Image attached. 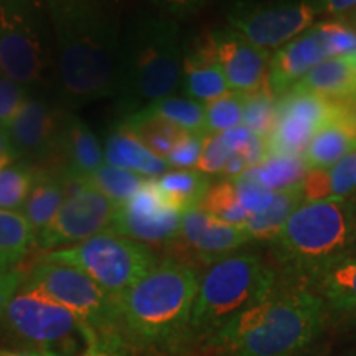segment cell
Listing matches in <instances>:
<instances>
[{"instance_id": "50", "label": "cell", "mask_w": 356, "mask_h": 356, "mask_svg": "<svg viewBox=\"0 0 356 356\" xmlns=\"http://www.w3.org/2000/svg\"><path fill=\"white\" fill-rule=\"evenodd\" d=\"M340 19H343L346 24H348L350 26H353V29L356 30V7L353 8V10H350V12L343 13V15H340Z\"/></svg>"}, {"instance_id": "41", "label": "cell", "mask_w": 356, "mask_h": 356, "mask_svg": "<svg viewBox=\"0 0 356 356\" xmlns=\"http://www.w3.org/2000/svg\"><path fill=\"white\" fill-rule=\"evenodd\" d=\"M32 91L0 73V127L8 129Z\"/></svg>"}, {"instance_id": "6", "label": "cell", "mask_w": 356, "mask_h": 356, "mask_svg": "<svg viewBox=\"0 0 356 356\" xmlns=\"http://www.w3.org/2000/svg\"><path fill=\"white\" fill-rule=\"evenodd\" d=\"M277 273L252 252H233L200 275L190 320V343L204 345L218 332L273 291Z\"/></svg>"}, {"instance_id": "47", "label": "cell", "mask_w": 356, "mask_h": 356, "mask_svg": "<svg viewBox=\"0 0 356 356\" xmlns=\"http://www.w3.org/2000/svg\"><path fill=\"white\" fill-rule=\"evenodd\" d=\"M338 106H340L341 115H343L346 124H348L350 129L355 132V136H356V95L353 97H350L348 101L340 102Z\"/></svg>"}, {"instance_id": "16", "label": "cell", "mask_w": 356, "mask_h": 356, "mask_svg": "<svg viewBox=\"0 0 356 356\" xmlns=\"http://www.w3.org/2000/svg\"><path fill=\"white\" fill-rule=\"evenodd\" d=\"M184 213L160 197L152 178H147L126 203L118 207L109 229L145 246H170L175 241Z\"/></svg>"}, {"instance_id": "55", "label": "cell", "mask_w": 356, "mask_h": 356, "mask_svg": "<svg viewBox=\"0 0 356 356\" xmlns=\"http://www.w3.org/2000/svg\"><path fill=\"white\" fill-rule=\"evenodd\" d=\"M0 356H2V355H0Z\"/></svg>"}, {"instance_id": "36", "label": "cell", "mask_w": 356, "mask_h": 356, "mask_svg": "<svg viewBox=\"0 0 356 356\" xmlns=\"http://www.w3.org/2000/svg\"><path fill=\"white\" fill-rule=\"evenodd\" d=\"M150 113L167 119L177 127L190 134H207L204 126V104L190 97L168 96L144 108Z\"/></svg>"}, {"instance_id": "45", "label": "cell", "mask_w": 356, "mask_h": 356, "mask_svg": "<svg viewBox=\"0 0 356 356\" xmlns=\"http://www.w3.org/2000/svg\"><path fill=\"white\" fill-rule=\"evenodd\" d=\"M26 273L22 267H13L10 270L0 274V323H2L3 314H6L12 297L15 296L22 284H24Z\"/></svg>"}, {"instance_id": "11", "label": "cell", "mask_w": 356, "mask_h": 356, "mask_svg": "<svg viewBox=\"0 0 356 356\" xmlns=\"http://www.w3.org/2000/svg\"><path fill=\"white\" fill-rule=\"evenodd\" d=\"M118 207L86 181H70V191L55 218L37 234L43 252L74 246L109 229Z\"/></svg>"}, {"instance_id": "42", "label": "cell", "mask_w": 356, "mask_h": 356, "mask_svg": "<svg viewBox=\"0 0 356 356\" xmlns=\"http://www.w3.org/2000/svg\"><path fill=\"white\" fill-rule=\"evenodd\" d=\"M207 134H186L184 139H180L170 154L165 157L168 168L173 170H193L198 165L200 155L203 150V142Z\"/></svg>"}, {"instance_id": "43", "label": "cell", "mask_w": 356, "mask_h": 356, "mask_svg": "<svg viewBox=\"0 0 356 356\" xmlns=\"http://www.w3.org/2000/svg\"><path fill=\"white\" fill-rule=\"evenodd\" d=\"M149 7L175 20H184L202 10L207 0H144Z\"/></svg>"}, {"instance_id": "21", "label": "cell", "mask_w": 356, "mask_h": 356, "mask_svg": "<svg viewBox=\"0 0 356 356\" xmlns=\"http://www.w3.org/2000/svg\"><path fill=\"white\" fill-rule=\"evenodd\" d=\"M104 160L113 167L126 168L145 178L168 172L165 160L150 152L122 121L111 129L104 142Z\"/></svg>"}, {"instance_id": "7", "label": "cell", "mask_w": 356, "mask_h": 356, "mask_svg": "<svg viewBox=\"0 0 356 356\" xmlns=\"http://www.w3.org/2000/svg\"><path fill=\"white\" fill-rule=\"evenodd\" d=\"M0 73L32 92L56 91L55 40L44 0H0Z\"/></svg>"}, {"instance_id": "15", "label": "cell", "mask_w": 356, "mask_h": 356, "mask_svg": "<svg viewBox=\"0 0 356 356\" xmlns=\"http://www.w3.org/2000/svg\"><path fill=\"white\" fill-rule=\"evenodd\" d=\"M251 241L244 226L222 222L202 208H191L181 215V225L177 239L170 246V257L193 267L210 266L222 257L233 254Z\"/></svg>"}, {"instance_id": "37", "label": "cell", "mask_w": 356, "mask_h": 356, "mask_svg": "<svg viewBox=\"0 0 356 356\" xmlns=\"http://www.w3.org/2000/svg\"><path fill=\"white\" fill-rule=\"evenodd\" d=\"M246 96L229 91L225 96L204 104V126L207 134H220L243 126Z\"/></svg>"}, {"instance_id": "19", "label": "cell", "mask_w": 356, "mask_h": 356, "mask_svg": "<svg viewBox=\"0 0 356 356\" xmlns=\"http://www.w3.org/2000/svg\"><path fill=\"white\" fill-rule=\"evenodd\" d=\"M332 58L318 25H312L299 37L280 47L270 58L269 89L275 99L296 86L312 68Z\"/></svg>"}, {"instance_id": "1", "label": "cell", "mask_w": 356, "mask_h": 356, "mask_svg": "<svg viewBox=\"0 0 356 356\" xmlns=\"http://www.w3.org/2000/svg\"><path fill=\"white\" fill-rule=\"evenodd\" d=\"M55 40L56 92L68 109L113 99L122 42L121 0H44Z\"/></svg>"}, {"instance_id": "29", "label": "cell", "mask_w": 356, "mask_h": 356, "mask_svg": "<svg viewBox=\"0 0 356 356\" xmlns=\"http://www.w3.org/2000/svg\"><path fill=\"white\" fill-rule=\"evenodd\" d=\"M304 203L299 186L289 190L275 191L273 203L257 215L249 218L244 229L248 231L251 241L270 243L284 228L286 221L300 204Z\"/></svg>"}, {"instance_id": "14", "label": "cell", "mask_w": 356, "mask_h": 356, "mask_svg": "<svg viewBox=\"0 0 356 356\" xmlns=\"http://www.w3.org/2000/svg\"><path fill=\"white\" fill-rule=\"evenodd\" d=\"M66 109L61 102L48 99L44 92H32L7 129L13 160L50 167Z\"/></svg>"}, {"instance_id": "5", "label": "cell", "mask_w": 356, "mask_h": 356, "mask_svg": "<svg viewBox=\"0 0 356 356\" xmlns=\"http://www.w3.org/2000/svg\"><path fill=\"white\" fill-rule=\"evenodd\" d=\"M353 234V202L302 203L270 241L284 279L312 286L325 269L341 261Z\"/></svg>"}, {"instance_id": "17", "label": "cell", "mask_w": 356, "mask_h": 356, "mask_svg": "<svg viewBox=\"0 0 356 356\" xmlns=\"http://www.w3.org/2000/svg\"><path fill=\"white\" fill-rule=\"evenodd\" d=\"M218 58L231 91L252 95L269 88V51L249 43L233 29L215 30Z\"/></svg>"}, {"instance_id": "44", "label": "cell", "mask_w": 356, "mask_h": 356, "mask_svg": "<svg viewBox=\"0 0 356 356\" xmlns=\"http://www.w3.org/2000/svg\"><path fill=\"white\" fill-rule=\"evenodd\" d=\"M78 356H136L132 348L119 337H99L91 341Z\"/></svg>"}, {"instance_id": "40", "label": "cell", "mask_w": 356, "mask_h": 356, "mask_svg": "<svg viewBox=\"0 0 356 356\" xmlns=\"http://www.w3.org/2000/svg\"><path fill=\"white\" fill-rule=\"evenodd\" d=\"M322 37L332 56H348L356 53V30L343 19L328 20L318 24Z\"/></svg>"}, {"instance_id": "51", "label": "cell", "mask_w": 356, "mask_h": 356, "mask_svg": "<svg viewBox=\"0 0 356 356\" xmlns=\"http://www.w3.org/2000/svg\"><path fill=\"white\" fill-rule=\"evenodd\" d=\"M348 60H350L351 68H353V71H355V76H356V53H353V55H348Z\"/></svg>"}, {"instance_id": "25", "label": "cell", "mask_w": 356, "mask_h": 356, "mask_svg": "<svg viewBox=\"0 0 356 356\" xmlns=\"http://www.w3.org/2000/svg\"><path fill=\"white\" fill-rule=\"evenodd\" d=\"M70 191V181L51 168L37 167V178L33 188L22 208L35 233H40L50 222Z\"/></svg>"}, {"instance_id": "39", "label": "cell", "mask_w": 356, "mask_h": 356, "mask_svg": "<svg viewBox=\"0 0 356 356\" xmlns=\"http://www.w3.org/2000/svg\"><path fill=\"white\" fill-rule=\"evenodd\" d=\"M233 181L236 191H238L239 202H241L244 210L248 211L249 218L266 210L273 203L275 191L266 188L264 185L259 184L256 180V177L252 175L251 168H248L241 177L234 178Z\"/></svg>"}, {"instance_id": "33", "label": "cell", "mask_w": 356, "mask_h": 356, "mask_svg": "<svg viewBox=\"0 0 356 356\" xmlns=\"http://www.w3.org/2000/svg\"><path fill=\"white\" fill-rule=\"evenodd\" d=\"M37 167L24 160H8L0 168V210L22 211L33 188Z\"/></svg>"}, {"instance_id": "53", "label": "cell", "mask_w": 356, "mask_h": 356, "mask_svg": "<svg viewBox=\"0 0 356 356\" xmlns=\"http://www.w3.org/2000/svg\"><path fill=\"white\" fill-rule=\"evenodd\" d=\"M8 160H12V157H8V159H3V160H0V168H2L3 165H6V163L8 162Z\"/></svg>"}, {"instance_id": "13", "label": "cell", "mask_w": 356, "mask_h": 356, "mask_svg": "<svg viewBox=\"0 0 356 356\" xmlns=\"http://www.w3.org/2000/svg\"><path fill=\"white\" fill-rule=\"evenodd\" d=\"M318 10L310 0L259 8H228V26L262 50L280 48L314 25Z\"/></svg>"}, {"instance_id": "49", "label": "cell", "mask_w": 356, "mask_h": 356, "mask_svg": "<svg viewBox=\"0 0 356 356\" xmlns=\"http://www.w3.org/2000/svg\"><path fill=\"white\" fill-rule=\"evenodd\" d=\"M351 202H353V234H351L350 248H348V251H346V254H345L343 259L356 257V195H355L353 198H351Z\"/></svg>"}, {"instance_id": "32", "label": "cell", "mask_w": 356, "mask_h": 356, "mask_svg": "<svg viewBox=\"0 0 356 356\" xmlns=\"http://www.w3.org/2000/svg\"><path fill=\"white\" fill-rule=\"evenodd\" d=\"M256 180L273 191L299 186L309 172L302 155H269L262 163L251 168Z\"/></svg>"}, {"instance_id": "27", "label": "cell", "mask_w": 356, "mask_h": 356, "mask_svg": "<svg viewBox=\"0 0 356 356\" xmlns=\"http://www.w3.org/2000/svg\"><path fill=\"white\" fill-rule=\"evenodd\" d=\"M152 180L160 197L181 213L198 208L213 184L210 175L200 170H170Z\"/></svg>"}, {"instance_id": "3", "label": "cell", "mask_w": 356, "mask_h": 356, "mask_svg": "<svg viewBox=\"0 0 356 356\" xmlns=\"http://www.w3.org/2000/svg\"><path fill=\"white\" fill-rule=\"evenodd\" d=\"M197 269L172 257L118 297L121 335L131 348L175 353L190 345V320L197 299Z\"/></svg>"}, {"instance_id": "8", "label": "cell", "mask_w": 356, "mask_h": 356, "mask_svg": "<svg viewBox=\"0 0 356 356\" xmlns=\"http://www.w3.org/2000/svg\"><path fill=\"white\" fill-rule=\"evenodd\" d=\"M38 261L76 267L114 297L127 292L159 262L149 246L111 229L74 246L43 252Z\"/></svg>"}, {"instance_id": "30", "label": "cell", "mask_w": 356, "mask_h": 356, "mask_svg": "<svg viewBox=\"0 0 356 356\" xmlns=\"http://www.w3.org/2000/svg\"><path fill=\"white\" fill-rule=\"evenodd\" d=\"M35 241L37 233L24 213L0 210V261L8 269L19 267Z\"/></svg>"}, {"instance_id": "22", "label": "cell", "mask_w": 356, "mask_h": 356, "mask_svg": "<svg viewBox=\"0 0 356 356\" xmlns=\"http://www.w3.org/2000/svg\"><path fill=\"white\" fill-rule=\"evenodd\" d=\"M291 91L309 92L335 104L348 101L356 95V76L348 56H332L322 61L312 68Z\"/></svg>"}, {"instance_id": "26", "label": "cell", "mask_w": 356, "mask_h": 356, "mask_svg": "<svg viewBox=\"0 0 356 356\" xmlns=\"http://www.w3.org/2000/svg\"><path fill=\"white\" fill-rule=\"evenodd\" d=\"M327 309L351 314L356 310V257L341 259L312 282Z\"/></svg>"}, {"instance_id": "23", "label": "cell", "mask_w": 356, "mask_h": 356, "mask_svg": "<svg viewBox=\"0 0 356 356\" xmlns=\"http://www.w3.org/2000/svg\"><path fill=\"white\" fill-rule=\"evenodd\" d=\"M304 203L348 200L356 195V149L325 170H309L299 185Z\"/></svg>"}, {"instance_id": "28", "label": "cell", "mask_w": 356, "mask_h": 356, "mask_svg": "<svg viewBox=\"0 0 356 356\" xmlns=\"http://www.w3.org/2000/svg\"><path fill=\"white\" fill-rule=\"evenodd\" d=\"M122 122L136 134L137 139L144 144L154 155L165 160L170 150L180 139H184L188 132L168 122L167 119L140 109L127 118H122Z\"/></svg>"}, {"instance_id": "34", "label": "cell", "mask_w": 356, "mask_h": 356, "mask_svg": "<svg viewBox=\"0 0 356 356\" xmlns=\"http://www.w3.org/2000/svg\"><path fill=\"white\" fill-rule=\"evenodd\" d=\"M145 180L147 178L139 175V173L104 163L91 177L79 181H86L101 195H104L111 203L115 207H121L145 184Z\"/></svg>"}, {"instance_id": "24", "label": "cell", "mask_w": 356, "mask_h": 356, "mask_svg": "<svg viewBox=\"0 0 356 356\" xmlns=\"http://www.w3.org/2000/svg\"><path fill=\"white\" fill-rule=\"evenodd\" d=\"M356 149V136L341 115V109L335 118L325 122L307 145L304 157L309 170H325L335 165L346 154Z\"/></svg>"}, {"instance_id": "48", "label": "cell", "mask_w": 356, "mask_h": 356, "mask_svg": "<svg viewBox=\"0 0 356 356\" xmlns=\"http://www.w3.org/2000/svg\"><path fill=\"white\" fill-rule=\"evenodd\" d=\"M12 157V145L10 137H8L7 129L0 127V160ZM13 159V157H12Z\"/></svg>"}, {"instance_id": "4", "label": "cell", "mask_w": 356, "mask_h": 356, "mask_svg": "<svg viewBox=\"0 0 356 356\" xmlns=\"http://www.w3.org/2000/svg\"><path fill=\"white\" fill-rule=\"evenodd\" d=\"M181 55L178 20L152 7L124 19L118 83L113 99L122 118L173 96L180 88Z\"/></svg>"}, {"instance_id": "2", "label": "cell", "mask_w": 356, "mask_h": 356, "mask_svg": "<svg viewBox=\"0 0 356 356\" xmlns=\"http://www.w3.org/2000/svg\"><path fill=\"white\" fill-rule=\"evenodd\" d=\"M327 305L309 284L284 279L208 341L220 356H296L323 332Z\"/></svg>"}, {"instance_id": "54", "label": "cell", "mask_w": 356, "mask_h": 356, "mask_svg": "<svg viewBox=\"0 0 356 356\" xmlns=\"http://www.w3.org/2000/svg\"><path fill=\"white\" fill-rule=\"evenodd\" d=\"M350 315H353V317L356 318V310H353V312H351V314Z\"/></svg>"}, {"instance_id": "12", "label": "cell", "mask_w": 356, "mask_h": 356, "mask_svg": "<svg viewBox=\"0 0 356 356\" xmlns=\"http://www.w3.org/2000/svg\"><path fill=\"white\" fill-rule=\"evenodd\" d=\"M340 113V106L309 92L289 91L275 104V124L266 137L269 155H304L314 134Z\"/></svg>"}, {"instance_id": "52", "label": "cell", "mask_w": 356, "mask_h": 356, "mask_svg": "<svg viewBox=\"0 0 356 356\" xmlns=\"http://www.w3.org/2000/svg\"><path fill=\"white\" fill-rule=\"evenodd\" d=\"M6 270H10V269H8V267H7L6 264H3L2 261H0V274H2V273H6Z\"/></svg>"}, {"instance_id": "18", "label": "cell", "mask_w": 356, "mask_h": 356, "mask_svg": "<svg viewBox=\"0 0 356 356\" xmlns=\"http://www.w3.org/2000/svg\"><path fill=\"white\" fill-rule=\"evenodd\" d=\"M106 163L104 149L96 134L71 109H66L60 139L50 167L65 180L79 181L91 177Z\"/></svg>"}, {"instance_id": "20", "label": "cell", "mask_w": 356, "mask_h": 356, "mask_svg": "<svg viewBox=\"0 0 356 356\" xmlns=\"http://www.w3.org/2000/svg\"><path fill=\"white\" fill-rule=\"evenodd\" d=\"M180 86L186 97L202 104H208L231 91L218 58L213 32L198 35L184 48Z\"/></svg>"}, {"instance_id": "31", "label": "cell", "mask_w": 356, "mask_h": 356, "mask_svg": "<svg viewBox=\"0 0 356 356\" xmlns=\"http://www.w3.org/2000/svg\"><path fill=\"white\" fill-rule=\"evenodd\" d=\"M251 134L252 132L244 126L229 129V131L220 134H207L197 170L207 173L210 177L221 175L228 160L234 154L241 152Z\"/></svg>"}, {"instance_id": "10", "label": "cell", "mask_w": 356, "mask_h": 356, "mask_svg": "<svg viewBox=\"0 0 356 356\" xmlns=\"http://www.w3.org/2000/svg\"><path fill=\"white\" fill-rule=\"evenodd\" d=\"M25 280L73 312L99 337L122 338L118 297L106 292L76 267L60 262L37 261V264L26 273Z\"/></svg>"}, {"instance_id": "9", "label": "cell", "mask_w": 356, "mask_h": 356, "mask_svg": "<svg viewBox=\"0 0 356 356\" xmlns=\"http://www.w3.org/2000/svg\"><path fill=\"white\" fill-rule=\"evenodd\" d=\"M2 325L8 335L33 348L61 351V346H71L74 340L81 341L86 348L99 338L73 312L26 280L12 297Z\"/></svg>"}, {"instance_id": "38", "label": "cell", "mask_w": 356, "mask_h": 356, "mask_svg": "<svg viewBox=\"0 0 356 356\" xmlns=\"http://www.w3.org/2000/svg\"><path fill=\"white\" fill-rule=\"evenodd\" d=\"M244 96H246V102H244L243 126L249 129L252 134H256V136L266 139L275 124V104H277V99H275L269 88Z\"/></svg>"}, {"instance_id": "46", "label": "cell", "mask_w": 356, "mask_h": 356, "mask_svg": "<svg viewBox=\"0 0 356 356\" xmlns=\"http://www.w3.org/2000/svg\"><path fill=\"white\" fill-rule=\"evenodd\" d=\"M310 2L314 3L318 13H328L335 17L343 15L356 7V0H310Z\"/></svg>"}, {"instance_id": "35", "label": "cell", "mask_w": 356, "mask_h": 356, "mask_svg": "<svg viewBox=\"0 0 356 356\" xmlns=\"http://www.w3.org/2000/svg\"><path fill=\"white\" fill-rule=\"evenodd\" d=\"M198 208L216 220L233 226H244L249 220L248 211L239 202L234 181L228 178H218L216 181H213Z\"/></svg>"}]
</instances>
